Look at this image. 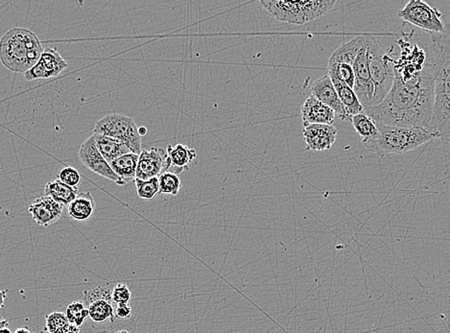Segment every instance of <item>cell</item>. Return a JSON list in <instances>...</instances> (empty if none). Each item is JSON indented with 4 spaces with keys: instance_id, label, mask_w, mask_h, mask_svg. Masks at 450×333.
Listing matches in <instances>:
<instances>
[{
    "instance_id": "7c38bea8",
    "label": "cell",
    "mask_w": 450,
    "mask_h": 333,
    "mask_svg": "<svg viewBox=\"0 0 450 333\" xmlns=\"http://www.w3.org/2000/svg\"><path fill=\"white\" fill-rule=\"evenodd\" d=\"M172 165L168 151L160 147H153L150 150H143L138 159L136 178L140 180L160 177L161 174L168 172Z\"/></svg>"
},
{
    "instance_id": "6da1fadb",
    "label": "cell",
    "mask_w": 450,
    "mask_h": 333,
    "mask_svg": "<svg viewBox=\"0 0 450 333\" xmlns=\"http://www.w3.org/2000/svg\"><path fill=\"white\" fill-rule=\"evenodd\" d=\"M435 104L433 70L431 63L411 80L394 75V84L383 102L366 108L376 123L431 130Z\"/></svg>"
},
{
    "instance_id": "603a6c76",
    "label": "cell",
    "mask_w": 450,
    "mask_h": 333,
    "mask_svg": "<svg viewBox=\"0 0 450 333\" xmlns=\"http://www.w3.org/2000/svg\"><path fill=\"white\" fill-rule=\"evenodd\" d=\"M364 44L363 36L353 38L350 42L341 45L332 53L328 63H339V64H348L353 65L357 57L359 50Z\"/></svg>"
},
{
    "instance_id": "4dcf8cb0",
    "label": "cell",
    "mask_w": 450,
    "mask_h": 333,
    "mask_svg": "<svg viewBox=\"0 0 450 333\" xmlns=\"http://www.w3.org/2000/svg\"><path fill=\"white\" fill-rule=\"evenodd\" d=\"M58 179L65 183V185L72 186V188H78L82 184L83 176L79 171L72 166H67L60 171L58 174Z\"/></svg>"
},
{
    "instance_id": "836d02e7",
    "label": "cell",
    "mask_w": 450,
    "mask_h": 333,
    "mask_svg": "<svg viewBox=\"0 0 450 333\" xmlns=\"http://www.w3.org/2000/svg\"><path fill=\"white\" fill-rule=\"evenodd\" d=\"M65 333H80V330L79 327H76V325L70 324Z\"/></svg>"
},
{
    "instance_id": "e0dca14e",
    "label": "cell",
    "mask_w": 450,
    "mask_h": 333,
    "mask_svg": "<svg viewBox=\"0 0 450 333\" xmlns=\"http://www.w3.org/2000/svg\"><path fill=\"white\" fill-rule=\"evenodd\" d=\"M303 126L310 124L333 125L336 113L328 106L311 95L300 107Z\"/></svg>"
},
{
    "instance_id": "9c48e42d",
    "label": "cell",
    "mask_w": 450,
    "mask_h": 333,
    "mask_svg": "<svg viewBox=\"0 0 450 333\" xmlns=\"http://www.w3.org/2000/svg\"><path fill=\"white\" fill-rule=\"evenodd\" d=\"M78 157H79L81 163L86 168L97 174V175L108 179V180L113 181L118 186H125L127 184L125 180L116 175L115 171L111 168L110 163L105 160L102 154L98 150L95 136H90L87 140L82 143Z\"/></svg>"
},
{
    "instance_id": "8d00e7d4",
    "label": "cell",
    "mask_w": 450,
    "mask_h": 333,
    "mask_svg": "<svg viewBox=\"0 0 450 333\" xmlns=\"http://www.w3.org/2000/svg\"><path fill=\"white\" fill-rule=\"evenodd\" d=\"M138 131H140L141 137H143V136L146 135V133H147V129L144 127L138 128Z\"/></svg>"
},
{
    "instance_id": "e575fe53",
    "label": "cell",
    "mask_w": 450,
    "mask_h": 333,
    "mask_svg": "<svg viewBox=\"0 0 450 333\" xmlns=\"http://www.w3.org/2000/svg\"><path fill=\"white\" fill-rule=\"evenodd\" d=\"M14 333H34V332H33L32 330L29 329V327H17L16 330H15Z\"/></svg>"
},
{
    "instance_id": "277c9868",
    "label": "cell",
    "mask_w": 450,
    "mask_h": 333,
    "mask_svg": "<svg viewBox=\"0 0 450 333\" xmlns=\"http://www.w3.org/2000/svg\"><path fill=\"white\" fill-rule=\"evenodd\" d=\"M378 135L363 143L366 149L380 156L403 155L429 141L440 138L438 133L424 128L379 124Z\"/></svg>"
},
{
    "instance_id": "ba28073f",
    "label": "cell",
    "mask_w": 450,
    "mask_h": 333,
    "mask_svg": "<svg viewBox=\"0 0 450 333\" xmlns=\"http://www.w3.org/2000/svg\"><path fill=\"white\" fill-rule=\"evenodd\" d=\"M398 16L407 24L424 30L429 35L442 34L447 24L442 20V13L421 0H411L399 10Z\"/></svg>"
},
{
    "instance_id": "2e32d148",
    "label": "cell",
    "mask_w": 450,
    "mask_h": 333,
    "mask_svg": "<svg viewBox=\"0 0 450 333\" xmlns=\"http://www.w3.org/2000/svg\"><path fill=\"white\" fill-rule=\"evenodd\" d=\"M64 206L50 197L44 196L33 202L29 206V211L38 225L49 227L60 220L64 213Z\"/></svg>"
},
{
    "instance_id": "f35d334b",
    "label": "cell",
    "mask_w": 450,
    "mask_h": 333,
    "mask_svg": "<svg viewBox=\"0 0 450 333\" xmlns=\"http://www.w3.org/2000/svg\"><path fill=\"white\" fill-rule=\"evenodd\" d=\"M118 333H130V332H128L127 330H120V332H118Z\"/></svg>"
},
{
    "instance_id": "30bf717a",
    "label": "cell",
    "mask_w": 450,
    "mask_h": 333,
    "mask_svg": "<svg viewBox=\"0 0 450 333\" xmlns=\"http://www.w3.org/2000/svg\"><path fill=\"white\" fill-rule=\"evenodd\" d=\"M353 70L355 75V85L353 90L366 110L373 106L375 87L371 80L370 65L367 58L365 42L359 50L357 57L353 63Z\"/></svg>"
},
{
    "instance_id": "44dd1931",
    "label": "cell",
    "mask_w": 450,
    "mask_h": 333,
    "mask_svg": "<svg viewBox=\"0 0 450 333\" xmlns=\"http://www.w3.org/2000/svg\"><path fill=\"white\" fill-rule=\"evenodd\" d=\"M93 136H95L98 150L100 151V153L102 154L103 157L109 163H112L116 159L122 157L126 154L133 153L128 146L124 145L121 141L115 140V138L98 135V133H93Z\"/></svg>"
},
{
    "instance_id": "52a82bcc",
    "label": "cell",
    "mask_w": 450,
    "mask_h": 333,
    "mask_svg": "<svg viewBox=\"0 0 450 333\" xmlns=\"http://www.w3.org/2000/svg\"><path fill=\"white\" fill-rule=\"evenodd\" d=\"M95 133L115 138L131 149V152L140 155L141 136L133 118L120 113H110L96 122Z\"/></svg>"
},
{
    "instance_id": "d4e9b609",
    "label": "cell",
    "mask_w": 450,
    "mask_h": 333,
    "mask_svg": "<svg viewBox=\"0 0 450 333\" xmlns=\"http://www.w3.org/2000/svg\"><path fill=\"white\" fill-rule=\"evenodd\" d=\"M351 123L356 133L362 138L363 143L373 140L378 135V123L365 112L351 117Z\"/></svg>"
},
{
    "instance_id": "3957f363",
    "label": "cell",
    "mask_w": 450,
    "mask_h": 333,
    "mask_svg": "<svg viewBox=\"0 0 450 333\" xmlns=\"http://www.w3.org/2000/svg\"><path fill=\"white\" fill-rule=\"evenodd\" d=\"M45 49L34 32L25 29L10 30L0 42L2 65L11 72L26 73L39 62Z\"/></svg>"
},
{
    "instance_id": "9a60e30c",
    "label": "cell",
    "mask_w": 450,
    "mask_h": 333,
    "mask_svg": "<svg viewBox=\"0 0 450 333\" xmlns=\"http://www.w3.org/2000/svg\"><path fill=\"white\" fill-rule=\"evenodd\" d=\"M303 135L307 150L326 151L335 145L338 131L333 125L310 124L305 126Z\"/></svg>"
},
{
    "instance_id": "4fadbf2b",
    "label": "cell",
    "mask_w": 450,
    "mask_h": 333,
    "mask_svg": "<svg viewBox=\"0 0 450 333\" xmlns=\"http://www.w3.org/2000/svg\"><path fill=\"white\" fill-rule=\"evenodd\" d=\"M67 69V63L61 56L56 49H47L42 57L29 72L24 74L25 79L29 81L49 79L57 77Z\"/></svg>"
},
{
    "instance_id": "4316f807",
    "label": "cell",
    "mask_w": 450,
    "mask_h": 333,
    "mask_svg": "<svg viewBox=\"0 0 450 333\" xmlns=\"http://www.w3.org/2000/svg\"><path fill=\"white\" fill-rule=\"evenodd\" d=\"M136 188V193L140 198L143 200H152L160 193V181L159 177L149 179V180H134Z\"/></svg>"
},
{
    "instance_id": "d6a6232c",
    "label": "cell",
    "mask_w": 450,
    "mask_h": 333,
    "mask_svg": "<svg viewBox=\"0 0 450 333\" xmlns=\"http://www.w3.org/2000/svg\"><path fill=\"white\" fill-rule=\"evenodd\" d=\"M115 317L121 320H128L131 317V307L129 304H118L115 309Z\"/></svg>"
},
{
    "instance_id": "d590c367",
    "label": "cell",
    "mask_w": 450,
    "mask_h": 333,
    "mask_svg": "<svg viewBox=\"0 0 450 333\" xmlns=\"http://www.w3.org/2000/svg\"><path fill=\"white\" fill-rule=\"evenodd\" d=\"M5 327H9V322L6 321V320H4L3 318H2L1 327H0V330L5 329Z\"/></svg>"
},
{
    "instance_id": "74e56055",
    "label": "cell",
    "mask_w": 450,
    "mask_h": 333,
    "mask_svg": "<svg viewBox=\"0 0 450 333\" xmlns=\"http://www.w3.org/2000/svg\"><path fill=\"white\" fill-rule=\"evenodd\" d=\"M0 333H13L12 330L9 327H5V329L0 330Z\"/></svg>"
},
{
    "instance_id": "8fae6325",
    "label": "cell",
    "mask_w": 450,
    "mask_h": 333,
    "mask_svg": "<svg viewBox=\"0 0 450 333\" xmlns=\"http://www.w3.org/2000/svg\"><path fill=\"white\" fill-rule=\"evenodd\" d=\"M85 304L87 305L90 320L95 323L115 321V310L113 307V292L104 287L86 291Z\"/></svg>"
},
{
    "instance_id": "cb8c5ba5",
    "label": "cell",
    "mask_w": 450,
    "mask_h": 333,
    "mask_svg": "<svg viewBox=\"0 0 450 333\" xmlns=\"http://www.w3.org/2000/svg\"><path fill=\"white\" fill-rule=\"evenodd\" d=\"M138 159H140V155H138V154L129 153L122 156V157L116 159L110 163V165L116 175L120 176L123 180H125V179L135 180L136 170H138Z\"/></svg>"
},
{
    "instance_id": "f546056e",
    "label": "cell",
    "mask_w": 450,
    "mask_h": 333,
    "mask_svg": "<svg viewBox=\"0 0 450 333\" xmlns=\"http://www.w3.org/2000/svg\"><path fill=\"white\" fill-rule=\"evenodd\" d=\"M70 324L67 315L63 312H52L45 316V327L49 333L62 332Z\"/></svg>"
},
{
    "instance_id": "5b68a950",
    "label": "cell",
    "mask_w": 450,
    "mask_h": 333,
    "mask_svg": "<svg viewBox=\"0 0 450 333\" xmlns=\"http://www.w3.org/2000/svg\"><path fill=\"white\" fill-rule=\"evenodd\" d=\"M263 8L271 17L285 24L303 25L312 22L335 8V0H311V1H260Z\"/></svg>"
},
{
    "instance_id": "8992f818",
    "label": "cell",
    "mask_w": 450,
    "mask_h": 333,
    "mask_svg": "<svg viewBox=\"0 0 450 333\" xmlns=\"http://www.w3.org/2000/svg\"><path fill=\"white\" fill-rule=\"evenodd\" d=\"M363 39L366 44L371 80L375 87L373 106H376L383 102L394 84V60L391 57L390 53H386L375 37L365 35Z\"/></svg>"
},
{
    "instance_id": "484cf974",
    "label": "cell",
    "mask_w": 450,
    "mask_h": 333,
    "mask_svg": "<svg viewBox=\"0 0 450 333\" xmlns=\"http://www.w3.org/2000/svg\"><path fill=\"white\" fill-rule=\"evenodd\" d=\"M328 75L330 77L337 78L351 88H355V75L353 65L339 64V63H328Z\"/></svg>"
},
{
    "instance_id": "d6986e66",
    "label": "cell",
    "mask_w": 450,
    "mask_h": 333,
    "mask_svg": "<svg viewBox=\"0 0 450 333\" xmlns=\"http://www.w3.org/2000/svg\"><path fill=\"white\" fill-rule=\"evenodd\" d=\"M172 165L168 172L177 174L188 169L189 165L196 159V151L184 145H168L166 148Z\"/></svg>"
},
{
    "instance_id": "5bb4252c",
    "label": "cell",
    "mask_w": 450,
    "mask_h": 333,
    "mask_svg": "<svg viewBox=\"0 0 450 333\" xmlns=\"http://www.w3.org/2000/svg\"><path fill=\"white\" fill-rule=\"evenodd\" d=\"M311 92H312L313 97L319 99L323 104L332 108L340 120L351 121L347 113H346L345 108L341 103L337 90H336L330 75H323L319 79L315 80L312 87H311Z\"/></svg>"
},
{
    "instance_id": "f1b7e54d",
    "label": "cell",
    "mask_w": 450,
    "mask_h": 333,
    "mask_svg": "<svg viewBox=\"0 0 450 333\" xmlns=\"http://www.w3.org/2000/svg\"><path fill=\"white\" fill-rule=\"evenodd\" d=\"M160 181V193L166 195L176 196L182 188L181 180L177 174L166 172L159 177Z\"/></svg>"
},
{
    "instance_id": "ac0fdd59",
    "label": "cell",
    "mask_w": 450,
    "mask_h": 333,
    "mask_svg": "<svg viewBox=\"0 0 450 333\" xmlns=\"http://www.w3.org/2000/svg\"><path fill=\"white\" fill-rule=\"evenodd\" d=\"M70 218L78 222H87L95 216V202L90 193L78 194L72 203L67 206Z\"/></svg>"
},
{
    "instance_id": "ffe728a7",
    "label": "cell",
    "mask_w": 450,
    "mask_h": 333,
    "mask_svg": "<svg viewBox=\"0 0 450 333\" xmlns=\"http://www.w3.org/2000/svg\"><path fill=\"white\" fill-rule=\"evenodd\" d=\"M330 78L336 90H337L341 103H342L344 108H345L346 113H347L350 120H351V117H355V115L365 112V108H364L362 103L359 100L353 88L348 87V85H346L345 83L337 79V78Z\"/></svg>"
},
{
    "instance_id": "7402d4cb",
    "label": "cell",
    "mask_w": 450,
    "mask_h": 333,
    "mask_svg": "<svg viewBox=\"0 0 450 333\" xmlns=\"http://www.w3.org/2000/svg\"><path fill=\"white\" fill-rule=\"evenodd\" d=\"M78 194V188L65 185L59 179L48 181L45 188V196L50 197L64 206H70Z\"/></svg>"
},
{
    "instance_id": "1f68e13d",
    "label": "cell",
    "mask_w": 450,
    "mask_h": 333,
    "mask_svg": "<svg viewBox=\"0 0 450 333\" xmlns=\"http://www.w3.org/2000/svg\"><path fill=\"white\" fill-rule=\"evenodd\" d=\"M131 300V290L126 284H116L113 290V301L116 304H129Z\"/></svg>"
},
{
    "instance_id": "83f0119b",
    "label": "cell",
    "mask_w": 450,
    "mask_h": 333,
    "mask_svg": "<svg viewBox=\"0 0 450 333\" xmlns=\"http://www.w3.org/2000/svg\"><path fill=\"white\" fill-rule=\"evenodd\" d=\"M65 315H67L70 324L78 327L84 325L87 318L90 317L88 307L83 302H73L68 304L67 310H65Z\"/></svg>"
},
{
    "instance_id": "7a4b0ae2",
    "label": "cell",
    "mask_w": 450,
    "mask_h": 333,
    "mask_svg": "<svg viewBox=\"0 0 450 333\" xmlns=\"http://www.w3.org/2000/svg\"><path fill=\"white\" fill-rule=\"evenodd\" d=\"M434 47L433 70L435 104L431 131L440 138L450 140V25L442 34L431 35Z\"/></svg>"
}]
</instances>
